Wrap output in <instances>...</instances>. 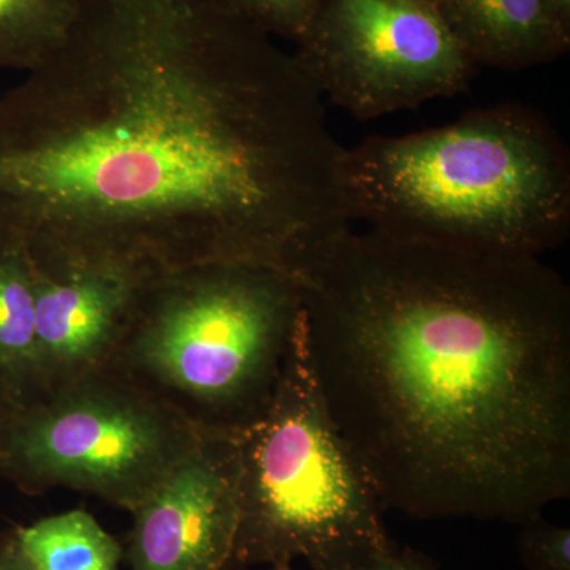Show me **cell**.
I'll return each mask as SVG.
<instances>
[{
  "label": "cell",
  "instance_id": "obj_1",
  "mask_svg": "<svg viewBox=\"0 0 570 570\" xmlns=\"http://www.w3.org/2000/svg\"><path fill=\"white\" fill-rule=\"evenodd\" d=\"M324 97L214 0H80L0 97V247L142 279L239 262L295 275L352 227Z\"/></svg>",
  "mask_w": 570,
  "mask_h": 570
},
{
  "label": "cell",
  "instance_id": "obj_2",
  "mask_svg": "<svg viewBox=\"0 0 570 570\" xmlns=\"http://www.w3.org/2000/svg\"><path fill=\"white\" fill-rule=\"evenodd\" d=\"M295 277L318 389L385 510L523 524L570 497L557 269L347 227Z\"/></svg>",
  "mask_w": 570,
  "mask_h": 570
},
{
  "label": "cell",
  "instance_id": "obj_3",
  "mask_svg": "<svg viewBox=\"0 0 570 570\" xmlns=\"http://www.w3.org/2000/svg\"><path fill=\"white\" fill-rule=\"evenodd\" d=\"M344 187L354 223L407 242L540 258L570 232L568 146L521 104L366 138L346 148Z\"/></svg>",
  "mask_w": 570,
  "mask_h": 570
},
{
  "label": "cell",
  "instance_id": "obj_4",
  "mask_svg": "<svg viewBox=\"0 0 570 570\" xmlns=\"http://www.w3.org/2000/svg\"><path fill=\"white\" fill-rule=\"evenodd\" d=\"M302 316L291 273L239 262L187 266L142 283L107 367L198 430L236 434L268 407Z\"/></svg>",
  "mask_w": 570,
  "mask_h": 570
},
{
  "label": "cell",
  "instance_id": "obj_5",
  "mask_svg": "<svg viewBox=\"0 0 570 570\" xmlns=\"http://www.w3.org/2000/svg\"><path fill=\"white\" fill-rule=\"evenodd\" d=\"M238 528L227 570L291 564L362 570L393 551L384 505L330 415L305 311L268 407L235 434Z\"/></svg>",
  "mask_w": 570,
  "mask_h": 570
},
{
  "label": "cell",
  "instance_id": "obj_6",
  "mask_svg": "<svg viewBox=\"0 0 570 570\" xmlns=\"http://www.w3.org/2000/svg\"><path fill=\"white\" fill-rule=\"evenodd\" d=\"M170 404L104 367L18 409L0 478L24 493L69 489L132 512L200 441Z\"/></svg>",
  "mask_w": 570,
  "mask_h": 570
},
{
  "label": "cell",
  "instance_id": "obj_7",
  "mask_svg": "<svg viewBox=\"0 0 570 570\" xmlns=\"http://www.w3.org/2000/svg\"><path fill=\"white\" fill-rule=\"evenodd\" d=\"M295 43L321 96L360 121L456 96L478 67L431 0H317Z\"/></svg>",
  "mask_w": 570,
  "mask_h": 570
},
{
  "label": "cell",
  "instance_id": "obj_8",
  "mask_svg": "<svg viewBox=\"0 0 570 570\" xmlns=\"http://www.w3.org/2000/svg\"><path fill=\"white\" fill-rule=\"evenodd\" d=\"M238 478L235 434L204 431L130 512V570H227L238 528Z\"/></svg>",
  "mask_w": 570,
  "mask_h": 570
},
{
  "label": "cell",
  "instance_id": "obj_9",
  "mask_svg": "<svg viewBox=\"0 0 570 570\" xmlns=\"http://www.w3.org/2000/svg\"><path fill=\"white\" fill-rule=\"evenodd\" d=\"M31 266L43 396L110 365L146 279L116 269Z\"/></svg>",
  "mask_w": 570,
  "mask_h": 570
},
{
  "label": "cell",
  "instance_id": "obj_10",
  "mask_svg": "<svg viewBox=\"0 0 570 570\" xmlns=\"http://www.w3.org/2000/svg\"><path fill=\"white\" fill-rule=\"evenodd\" d=\"M449 31L475 66L523 70L568 52L570 32L547 0H434Z\"/></svg>",
  "mask_w": 570,
  "mask_h": 570
},
{
  "label": "cell",
  "instance_id": "obj_11",
  "mask_svg": "<svg viewBox=\"0 0 570 570\" xmlns=\"http://www.w3.org/2000/svg\"><path fill=\"white\" fill-rule=\"evenodd\" d=\"M0 377L18 409L41 396L32 266L9 247H0Z\"/></svg>",
  "mask_w": 570,
  "mask_h": 570
},
{
  "label": "cell",
  "instance_id": "obj_12",
  "mask_svg": "<svg viewBox=\"0 0 570 570\" xmlns=\"http://www.w3.org/2000/svg\"><path fill=\"white\" fill-rule=\"evenodd\" d=\"M7 546L24 570H118L122 558L118 540L80 509L20 528Z\"/></svg>",
  "mask_w": 570,
  "mask_h": 570
},
{
  "label": "cell",
  "instance_id": "obj_13",
  "mask_svg": "<svg viewBox=\"0 0 570 570\" xmlns=\"http://www.w3.org/2000/svg\"><path fill=\"white\" fill-rule=\"evenodd\" d=\"M80 0H0V69L32 71L69 39Z\"/></svg>",
  "mask_w": 570,
  "mask_h": 570
},
{
  "label": "cell",
  "instance_id": "obj_14",
  "mask_svg": "<svg viewBox=\"0 0 570 570\" xmlns=\"http://www.w3.org/2000/svg\"><path fill=\"white\" fill-rule=\"evenodd\" d=\"M220 9L269 37L298 40L317 0H214Z\"/></svg>",
  "mask_w": 570,
  "mask_h": 570
},
{
  "label": "cell",
  "instance_id": "obj_15",
  "mask_svg": "<svg viewBox=\"0 0 570 570\" xmlns=\"http://www.w3.org/2000/svg\"><path fill=\"white\" fill-rule=\"evenodd\" d=\"M517 549L530 570H570V530L542 515L520 524Z\"/></svg>",
  "mask_w": 570,
  "mask_h": 570
},
{
  "label": "cell",
  "instance_id": "obj_16",
  "mask_svg": "<svg viewBox=\"0 0 570 570\" xmlns=\"http://www.w3.org/2000/svg\"><path fill=\"white\" fill-rule=\"evenodd\" d=\"M362 570H436V564L419 551L393 549L384 558L371 562Z\"/></svg>",
  "mask_w": 570,
  "mask_h": 570
},
{
  "label": "cell",
  "instance_id": "obj_17",
  "mask_svg": "<svg viewBox=\"0 0 570 570\" xmlns=\"http://www.w3.org/2000/svg\"><path fill=\"white\" fill-rule=\"evenodd\" d=\"M17 411V403H14L13 396L10 395L6 382L0 377V438H2L3 431H6Z\"/></svg>",
  "mask_w": 570,
  "mask_h": 570
},
{
  "label": "cell",
  "instance_id": "obj_18",
  "mask_svg": "<svg viewBox=\"0 0 570 570\" xmlns=\"http://www.w3.org/2000/svg\"><path fill=\"white\" fill-rule=\"evenodd\" d=\"M547 2L558 22L570 32V0H547Z\"/></svg>",
  "mask_w": 570,
  "mask_h": 570
},
{
  "label": "cell",
  "instance_id": "obj_19",
  "mask_svg": "<svg viewBox=\"0 0 570 570\" xmlns=\"http://www.w3.org/2000/svg\"><path fill=\"white\" fill-rule=\"evenodd\" d=\"M0 570H24L9 546H3L0 550Z\"/></svg>",
  "mask_w": 570,
  "mask_h": 570
},
{
  "label": "cell",
  "instance_id": "obj_20",
  "mask_svg": "<svg viewBox=\"0 0 570 570\" xmlns=\"http://www.w3.org/2000/svg\"><path fill=\"white\" fill-rule=\"evenodd\" d=\"M273 568H275V570H292L291 564H276L273 566Z\"/></svg>",
  "mask_w": 570,
  "mask_h": 570
},
{
  "label": "cell",
  "instance_id": "obj_21",
  "mask_svg": "<svg viewBox=\"0 0 570 570\" xmlns=\"http://www.w3.org/2000/svg\"><path fill=\"white\" fill-rule=\"evenodd\" d=\"M431 2H434V0H431Z\"/></svg>",
  "mask_w": 570,
  "mask_h": 570
}]
</instances>
